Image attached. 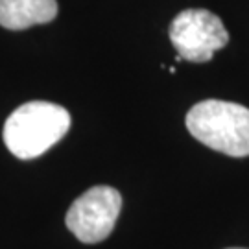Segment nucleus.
I'll use <instances>...</instances> for the list:
<instances>
[{
    "mask_svg": "<svg viewBox=\"0 0 249 249\" xmlns=\"http://www.w3.org/2000/svg\"><path fill=\"white\" fill-rule=\"evenodd\" d=\"M71 122L65 107L50 102H28L8 116L4 142L18 159H36L61 141Z\"/></svg>",
    "mask_w": 249,
    "mask_h": 249,
    "instance_id": "f257e3e1",
    "label": "nucleus"
},
{
    "mask_svg": "<svg viewBox=\"0 0 249 249\" xmlns=\"http://www.w3.org/2000/svg\"><path fill=\"white\" fill-rule=\"evenodd\" d=\"M187 129L190 135L213 150L231 155H249V109L223 102L205 100L187 113Z\"/></svg>",
    "mask_w": 249,
    "mask_h": 249,
    "instance_id": "f03ea898",
    "label": "nucleus"
},
{
    "mask_svg": "<svg viewBox=\"0 0 249 249\" xmlns=\"http://www.w3.org/2000/svg\"><path fill=\"white\" fill-rule=\"evenodd\" d=\"M170 41L178 59L207 63L229 43V34L218 15L209 9H185L170 24Z\"/></svg>",
    "mask_w": 249,
    "mask_h": 249,
    "instance_id": "7ed1b4c3",
    "label": "nucleus"
},
{
    "mask_svg": "<svg viewBox=\"0 0 249 249\" xmlns=\"http://www.w3.org/2000/svg\"><path fill=\"white\" fill-rule=\"evenodd\" d=\"M122 209L120 192L107 185L83 192L67 213V227L83 244H98L113 232Z\"/></svg>",
    "mask_w": 249,
    "mask_h": 249,
    "instance_id": "20e7f679",
    "label": "nucleus"
},
{
    "mask_svg": "<svg viewBox=\"0 0 249 249\" xmlns=\"http://www.w3.org/2000/svg\"><path fill=\"white\" fill-rule=\"evenodd\" d=\"M55 0H0V26L8 30L46 24L57 15Z\"/></svg>",
    "mask_w": 249,
    "mask_h": 249,
    "instance_id": "39448f33",
    "label": "nucleus"
},
{
    "mask_svg": "<svg viewBox=\"0 0 249 249\" xmlns=\"http://www.w3.org/2000/svg\"><path fill=\"white\" fill-rule=\"evenodd\" d=\"M231 249H242V248H231Z\"/></svg>",
    "mask_w": 249,
    "mask_h": 249,
    "instance_id": "423d86ee",
    "label": "nucleus"
}]
</instances>
